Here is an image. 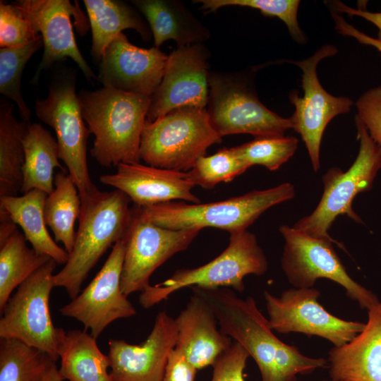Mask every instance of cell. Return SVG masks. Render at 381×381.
Wrapping results in <instances>:
<instances>
[{
	"label": "cell",
	"instance_id": "obj_20",
	"mask_svg": "<svg viewBox=\"0 0 381 381\" xmlns=\"http://www.w3.org/2000/svg\"><path fill=\"white\" fill-rule=\"evenodd\" d=\"M116 172L99 176L100 181L124 193L135 205L147 207L171 201L200 203L192 193L195 185L187 172L143 165L120 164Z\"/></svg>",
	"mask_w": 381,
	"mask_h": 381
},
{
	"label": "cell",
	"instance_id": "obj_14",
	"mask_svg": "<svg viewBox=\"0 0 381 381\" xmlns=\"http://www.w3.org/2000/svg\"><path fill=\"white\" fill-rule=\"evenodd\" d=\"M127 238L128 234L113 246L104 264L89 284L59 309L63 316L80 322L95 338L112 322L136 314L121 286Z\"/></svg>",
	"mask_w": 381,
	"mask_h": 381
},
{
	"label": "cell",
	"instance_id": "obj_2",
	"mask_svg": "<svg viewBox=\"0 0 381 381\" xmlns=\"http://www.w3.org/2000/svg\"><path fill=\"white\" fill-rule=\"evenodd\" d=\"M78 96L83 118L95 135L91 156L104 167L140 163L151 97L107 87Z\"/></svg>",
	"mask_w": 381,
	"mask_h": 381
},
{
	"label": "cell",
	"instance_id": "obj_18",
	"mask_svg": "<svg viewBox=\"0 0 381 381\" xmlns=\"http://www.w3.org/2000/svg\"><path fill=\"white\" fill-rule=\"evenodd\" d=\"M176 339L175 319L165 311L157 313L152 331L140 344L110 339L107 355L112 381H163Z\"/></svg>",
	"mask_w": 381,
	"mask_h": 381
},
{
	"label": "cell",
	"instance_id": "obj_26",
	"mask_svg": "<svg viewBox=\"0 0 381 381\" xmlns=\"http://www.w3.org/2000/svg\"><path fill=\"white\" fill-rule=\"evenodd\" d=\"M92 30L91 54L100 61L108 45L126 29H134L147 40L150 30L145 21L126 4L113 0H84Z\"/></svg>",
	"mask_w": 381,
	"mask_h": 381
},
{
	"label": "cell",
	"instance_id": "obj_8",
	"mask_svg": "<svg viewBox=\"0 0 381 381\" xmlns=\"http://www.w3.org/2000/svg\"><path fill=\"white\" fill-rule=\"evenodd\" d=\"M279 231L284 239L281 266L294 288H312L318 279L325 278L341 286L362 309L368 310L380 301L372 291L350 277L332 241L285 224Z\"/></svg>",
	"mask_w": 381,
	"mask_h": 381
},
{
	"label": "cell",
	"instance_id": "obj_25",
	"mask_svg": "<svg viewBox=\"0 0 381 381\" xmlns=\"http://www.w3.org/2000/svg\"><path fill=\"white\" fill-rule=\"evenodd\" d=\"M132 2L146 18L157 48L169 40H174L178 47H183L201 43L208 37L207 30L180 1L136 0Z\"/></svg>",
	"mask_w": 381,
	"mask_h": 381
},
{
	"label": "cell",
	"instance_id": "obj_37",
	"mask_svg": "<svg viewBox=\"0 0 381 381\" xmlns=\"http://www.w3.org/2000/svg\"><path fill=\"white\" fill-rule=\"evenodd\" d=\"M356 116L363 123L381 155V85L363 92L356 102Z\"/></svg>",
	"mask_w": 381,
	"mask_h": 381
},
{
	"label": "cell",
	"instance_id": "obj_17",
	"mask_svg": "<svg viewBox=\"0 0 381 381\" xmlns=\"http://www.w3.org/2000/svg\"><path fill=\"white\" fill-rule=\"evenodd\" d=\"M13 4L24 12L43 40V56L32 83L37 84L42 71L67 57L78 64L87 80L92 82L97 79L78 49L74 37L71 16L75 18L80 35H84L87 28L86 18L78 4L73 5L68 0H19Z\"/></svg>",
	"mask_w": 381,
	"mask_h": 381
},
{
	"label": "cell",
	"instance_id": "obj_12",
	"mask_svg": "<svg viewBox=\"0 0 381 381\" xmlns=\"http://www.w3.org/2000/svg\"><path fill=\"white\" fill-rule=\"evenodd\" d=\"M320 291L315 288H291L275 296L264 291L271 329L279 333H301L323 338L334 346L350 341L365 323L341 319L329 313L318 302Z\"/></svg>",
	"mask_w": 381,
	"mask_h": 381
},
{
	"label": "cell",
	"instance_id": "obj_21",
	"mask_svg": "<svg viewBox=\"0 0 381 381\" xmlns=\"http://www.w3.org/2000/svg\"><path fill=\"white\" fill-rule=\"evenodd\" d=\"M175 318L177 339L174 349L181 353L198 370L213 365L233 342L217 329V320L208 303L193 292Z\"/></svg>",
	"mask_w": 381,
	"mask_h": 381
},
{
	"label": "cell",
	"instance_id": "obj_1",
	"mask_svg": "<svg viewBox=\"0 0 381 381\" xmlns=\"http://www.w3.org/2000/svg\"><path fill=\"white\" fill-rule=\"evenodd\" d=\"M215 314L220 330L242 346L256 363L262 381H297L298 375L328 368L327 359L312 358L279 339L255 299L238 297L229 288H192Z\"/></svg>",
	"mask_w": 381,
	"mask_h": 381
},
{
	"label": "cell",
	"instance_id": "obj_36",
	"mask_svg": "<svg viewBox=\"0 0 381 381\" xmlns=\"http://www.w3.org/2000/svg\"><path fill=\"white\" fill-rule=\"evenodd\" d=\"M24 12L15 4L0 3V46L13 48L24 46L40 37Z\"/></svg>",
	"mask_w": 381,
	"mask_h": 381
},
{
	"label": "cell",
	"instance_id": "obj_22",
	"mask_svg": "<svg viewBox=\"0 0 381 381\" xmlns=\"http://www.w3.org/2000/svg\"><path fill=\"white\" fill-rule=\"evenodd\" d=\"M368 311L363 329L350 341L328 352L333 381H381V302Z\"/></svg>",
	"mask_w": 381,
	"mask_h": 381
},
{
	"label": "cell",
	"instance_id": "obj_7",
	"mask_svg": "<svg viewBox=\"0 0 381 381\" xmlns=\"http://www.w3.org/2000/svg\"><path fill=\"white\" fill-rule=\"evenodd\" d=\"M222 138L205 109L182 108L154 121L146 120L140 159L154 167L187 172Z\"/></svg>",
	"mask_w": 381,
	"mask_h": 381
},
{
	"label": "cell",
	"instance_id": "obj_27",
	"mask_svg": "<svg viewBox=\"0 0 381 381\" xmlns=\"http://www.w3.org/2000/svg\"><path fill=\"white\" fill-rule=\"evenodd\" d=\"M23 144L25 158L20 192L39 189L49 195L54 189V169L66 171L59 162L56 140L42 125L34 123L29 124Z\"/></svg>",
	"mask_w": 381,
	"mask_h": 381
},
{
	"label": "cell",
	"instance_id": "obj_33",
	"mask_svg": "<svg viewBox=\"0 0 381 381\" xmlns=\"http://www.w3.org/2000/svg\"><path fill=\"white\" fill-rule=\"evenodd\" d=\"M248 168L238 156L235 147H224L213 155L200 157L187 174L195 186L212 189L219 183L234 180Z\"/></svg>",
	"mask_w": 381,
	"mask_h": 381
},
{
	"label": "cell",
	"instance_id": "obj_10",
	"mask_svg": "<svg viewBox=\"0 0 381 381\" xmlns=\"http://www.w3.org/2000/svg\"><path fill=\"white\" fill-rule=\"evenodd\" d=\"M57 263L50 259L23 282L7 301L0 319V339H16L59 359L58 327L53 324L49 297Z\"/></svg>",
	"mask_w": 381,
	"mask_h": 381
},
{
	"label": "cell",
	"instance_id": "obj_13",
	"mask_svg": "<svg viewBox=\"0 0 381 381\" xmlns=\"http://www.w3.org/2000/svg\"><path fill=\"white\" fill-rule=\"evenodd\" d=\"M337 53V47L329 44L306 59L289 61L301 69L303 90L302 97L294 91L289 94L290 102L295 107L290 117L292 128L301 136L315 172L320 167V146L325 128L335 116L349 112L353 104L349 97H335L327 92L318 77V63Z\"/></svg>",
	"mask_w": 381,
	"mask_h": 381
},
{
	"label": "cell",
	"instance_id": "obj_29",
	"mask_svg": "<svg viewBox=\"0 0 381 381\" xmlns=\"http://www.w3.org/2000/svg\"><path fill=\"white\" fill-rule=\"evenodd\" d=\"M54 184V189L44 202V219L55 241L62 243L69 254L75 243L74 225L80 214L81 200L73 180L66 171L55 174Z\"/></svg>",
	"mask_w": 381,
	"mask_h": 381
},
{
	"label": "cell",
	"instance_id": "obj_39",
	"mask_svg": "<svg viewBox=\"0 0 381 381\" xmlns=\"http://www.w3.org/2000/svg\"><path fill=\"white\" fill-rule=\"evenodd\" d=\"M198 369L173 349L168 357L163 381H195Z\"/></svg>",
	"mask_w": 381,
	"mask_h": 381
},
{
	"label": "cell",
	"instance_id": "obj_35",
	"mask_svg": "<svg viewBox=\"0 0 381 381\" xmlns=\"http://www.w3.org/2000/svg\"><path fill=\"white\" fill-rule=\"evenodd\" d=\"M202 8L210 12L226 6H246L259 10L270 17H277L286 25L292 38L298 43L306 42V37L301 29L297 13L300 1L298 0H199Z\"/></svg>",
	"mask_w": 381,
	"mask_h": 381
},
{
	"label": "cell",
	"instance_id": "obj_38",
	"mask_svg": "<svg viewBox=\"0 0 381 381\" xmlns=\"http://www.w3.org/2000/svg\"><path fill=\"white\" fill-rule=\"evenodd\" d=\"M249 356L242 346L233 342L212 365L211 381H245L243 371Z\"/></svg>",
	"mask_w": 381,
	"mask_h": 381
},
{
	"label": "cell",
	"instance_id": "obj_34",
	"mask_svg": "<svg viewBox=\"0 0 381 381\" xmlns=\"http://www.w3.org/2000/svg\"><path fill=\"white\" fill-rule=\"evenodd\" d=\"M298 143V140L295 137L256 138L235 149L249 168L259 164L275 171L294 155Z\"/></svg>",
	"mask_w": 381,
	"mask_h": 381
},
{
	"label": "cell",
	"instance_id": "obj_9",
	"mask_svg": "<svg viewBox=\"0 0 381 381\" xmlns=\"http://www.w3.org/2000/svg\"><path fill=\"white\" fill-rule=\"evenodd\" d=\"M209 84L207 111L221 138L231 134H250L255 138L284 136L292 128L290 117H282L267 108L239 77L210 73Z\"/></svg>",
	"mask_w": 381,
	"mask_h": 381
},
{
	"label": "cell",
	"instance_id": "obj_19",
	"mask_svg": "<svg viewBox=\"0 0 381 381\" xmlns=\"http://www.w3.org/2000/svg\"><path fill=\"white\" fill-rule=\"evenodd\" d=\"M167 58L155 47L132 44L122 32L106 48L97 80L104 87L152 97L162 80Z\"/></svg>",
	"mask_w": 381,
	"mask_h": 381
},
{
	"label": "cell",
	"instance_id": "obj_43",
	"mask_svg": "<svg viewBox=\"0 0 381 381\" xmlns=\"http://www.w3.org/2000/svg\"><path fill=\"white\" fill-rule=\"evenodd\" d=\"M319 381H333V380L329 379V380H319Z\"/></svg>",
	"mask_w": 381,
	"mask_h": 381
},
{
	"label": "cell",
	"instance_id": "obj_28",
	"mask_svg": "<svg viewBox=\"0 0 381 381\" xmlns=\"http://www.w3.org/2000/svg\"><path fill=\"white\" fill-rule=\"evenodd\" d=\"M12 106L0 104V197L16 196L23 186V139L30 123L18 121Z\"/></svg>",
	"mask_w": 381,
	"mask_h": 381
},
{
	"label": "cell",
	"instance_id": "obj_24",
	"mask_svg": "<svg viewBox=\"0 0 381 381\" xmlns=\"http://www.w3.org/2000/svg\"><path fill=\"white\" fill-rule=\"evenodd\" d=\"M56 351L59 371L68 381H112L108 355L99 349L97 338L87 330L68 332L58 327Z\"/></svg>",
	"mask_w": 381,
	"mask_h": 381
},
{
	"label": "cell",
	"instance_id": "obj_5",
	"mask_svg": "<svg viewBox=\"0 0 381 381\" xmlns=\"http://www.w3.org/2000/svg\"><path fill=\"white\" fill-rule=\"evenodd\" d=\"M268 270L266 255L255 234L247 229L230 234L229 243L219 255L195 268L177 270L165 281L141 292L140 305L149 308L184 288H232L242 292L244 278L264 275Z\"/></svg>",
	"mask_w": 381,
	"mask_h": 381
},
{
	"label": "cell",
	"instance_id": "obj_15",
	"mask_svg": "<svg viewBox=\"0 0 381 381\" xmlns=\"http://www.w3.org/2000/svg\"><path fill=\"white\" fill-rule=\"evenodd\" d=\"M128 232L121 286L129 295L147 289L152 273L175 254L185 250L200 229L171 230L139 217L134 210Z\"/></svg>",
	"mask_w": 381,
	"mask_h": 381
},
{
	"label": "cell",
	"instance_id": "obj_40",
	"mask_svg": "<svg viewBox=\"0 0 381 381\" xmlns=\"http://www.w3.org/2000/svg\"><path fill=\"white\" fill-rule=\"evenodd\" d=\"M329 11L334 21V28L338 33L353 37L362 44L372 46L381 53L380 41L356 29L354 26L347 23L339 13H336L332 9H329Z\"/></svg>",
	"mask_w": 381,
	"mask_h": 381
},
{
	"label": "cell",
	"instance_id": "obj_4",
	"mask_svg": "<svg viewBox=\"0 0 381 381\" xmlns=\"http://www.w3.org/2000/svg\"><path fill=\"white\" fill-rule=\"evenodd\" d=\"M295 196L286 182L266 190H253L227 200L207 203L171 201L133 209L142 219L171 230L214 227L229 234L246 230L262 213Z\"/></svg>",
	"mask_w": 381,
	"mask_h": 381
},
{
	"label": "cell",
	"instance_id": "obj_42",
	"mask_svg": "<svg viewBox=\"0 0 381 381\" xmlns=\"http://www.w3.org/2000/svg\"><path fill=\"white\" fill-rule=\"evenodd\" d=\"M56 363H53L46 373L42 381H63Z\"/></svg>",
	"mask_w": 381,
	"mask_h": 381
},
{
	"label": "cell",
	"instance_id": "obj_31",
	"mask_svg": "<svg viewBox=\"0 0 381 381\" xmlns=\"http://www.w3.org/2000/svg\"><path fill=\"white\" fill-rule=\"evenodd\" d=\"M0 381H42L56 361L16 339H0Z\"/></svg>",
	"mask_w": 381,
	"mask_h": 381
},
{
	"label": "cell",
	"instance_id": "obj_11",
	"mask_svg": "<svg viewBox=\"0 0 381 381\" xmlns=\"http://www.w3.org/2000/svg\"><path fill=\"white\" fill-rule=\"evenodd\" d=\"M35 113L54 130L59 158L65 163L83 202L98 189L89 174L87 143L90 131L84 123L74 80H64L51 86L47 97L36 100Z\"/></svg>",
	"mask_w": 381,
	"mask_h": 381
},
{
	"label": "cell",
	"instance_id": "obj_30",
	"mask_svg": "<svg viewBox=\"0 0 381 381\" xmlns=\"http://www.w3.org/2000/svg\"><path fill=\"white\" fill-rule=\"evenodd\" d=\"M50 259L30 248L24 234L18 229L0 244L1 313L14 289Z\"/></svg>",
	"mask_w": 381,
	"mask_h": 381
},
{
	"label": "cell",
	"instance_id": "obj_16",
	"mask_svg": "<svg viewBox=\"0 0 381 381\" xmlns=\"http://www.w3.org/2000/svg\"><path fill=\"white\" fill-rule=\"evenodd\" d=\"M207 53L201 43L178 47L168 55L162 80L151 97L147 121L182 108L205 109L209 102Z\"/></svg>",
	"mask_w": 381,
	"mask_h": 381
},
{
	"label": "cell",
	"instance_id": "obj_32",
	"mask_svg": "<svg viewBox=\"0 0 381 381\" xmlns=\"http://www.w3.org/2000/svg\"><path fill=\"white\" fill-rule=\"evenodd\" d=\"M42 46L41 36L24 46L0 49V92L17 104L20 118L28 123L31 112L21 94V76L27 62Z\"/></svg>",
	"mask_w": 381,
	"mask_h": 381
},
{
	"label": "cell",
	"instance_id": "obj_3",
	"mask_svg": "<svg viewBox=\"0 0 381 381\" xmlns=\"http://www.w3.org/2000/svg\"><path fill=\"white\" fill-rule=\"evenodd\" d=\"M130 201L116 189L98 190L81 202L73 248L64 267L53 277L55 287L64 288L71 300L80 294L83 283L104 253L128 234L133 219Z\"/></svg>",
	"mask_w": 381,
	"mask_h": 381
},
{
	"label": "cell",
	"instance_id": "obj_6",
	"mask_svg": "<svg viewBox=\"0 0 381 381\" xmlns=\"http://www.w3.org/2000/svg\"><path fill=\"white\" fill-rule=\"evenodd\" d=\"M355 124L360 147L356 159L345 171L331 167L322 176L324 190L314 211L300 219L293 226L296 229L315 238L332 241L346 251L342 243L328 233L336 218L347 215L358 223L361 219L352 208V202L359 193L370 190L381 169V155L371 139L363 123L356 115Z\"/></svg>",
	"mask_w": 381,
	"mask_h": 381
},
{
	"label": "cell",
	"instance_id": "obj_41",
	"mask_svg": "<svg viewBox=\"0 0 381 381\" xmlns=\"http://www.w3.org/2000/svg\"><path fill=\"white\" fill-rule=\"evenodd\" d=\"M329 9L337 13H346L351 16H359L374 24L378 29L377 40L381 42V12H370L365 8H352L340 1H329Z\"/></svg>",
	"mask_w": 381,
	"mask_h": 381
},
{
	"label": "cell",
	"instance_id": "obj_23",
	"mask_svg": "<svg viewBox=\"0 0 381 381\" xmlns=\"http://www.w3.org/2000/svg\"><path fill=\"white\" fill-rule=\"evenodd\" d=\"M47 195L41 190L32 189L20 196L0 197V218H8L18 224L37 254L65 265L68 253L57 245L46 227L44 207Z\"/></svg>",
	"mask_w": 381,
	"mask_h": 381
}]
</instances>
